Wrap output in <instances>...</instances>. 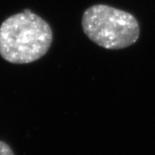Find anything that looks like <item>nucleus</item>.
Listing matches in <instances>:
<instances>
[{"label":"nucleus","mask_w":155,"mask_h":155,"mask_svg":"<svg viewBox=\"0 0 155 155\" xmlns=\"http://www.w3.org/2000/svg\"><path fill=\"white\" fill-rule=\"evenodd\" d=\"M53 41L49 23L29 10L11 16L0 26V55L12 64H28L45 55Z\"/></svg>","instance_id":"1"},{"label":"nucleus","mask_w":155,"mask_h":155,"mask_svg":"<svg viewBox=\"0 0 155 155\" xmlns=\"http://www.w3.org/2000/svg\"><path fill=\"white\" fill-rule=\"evenodd\" d=\"M82 28L95 44L110 50L132 46L140 34V24L132 14L106 5L89 7L82 17Z\"/></svg>","instance_id":"2"},{"label":"nucleus","mask_w":155,"mask_h":155,"mask_svg":"<svg viewBox=\"0 0 155 155\" xmlns=\"http://www.w3.org/2000/svg\"><path fill=\"white\" fill-rule=\"evenodd\" d=\"M0 155H15L13 150L6 142L0 140Z\"/></svg>","instance_id":"3"}]
</instances>
